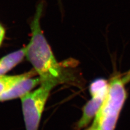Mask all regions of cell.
Listing matches in <instances>:
<instances>
[{"mask_svg": "<svg viewBox=\"0 0 130 130\" xmlns=\"http://www.w3.org/2000/svg\"><path fill=\"white\" fill-rule=\"evenodd\" d=\"M40 84L41 85V80L39 77L24 78L0 94V101L10 100L18 98H21Z\"/></svg>", "mask_w": 130, "mask_h": 130, "instance_id": "5b68a950", "label": "cell"}, {"mask_svg": "<svg viewBox=\"0 0 130 130\" xmlns=\"http://www.w3.org/2000/svg\"><path fill=\"white\" fill-rule=\"evenodd\" d=\"M86 130H100V129L98 127L96 126H95V125L92 124V125L91 126V127H89V128H88Z\"/></svg>", "mask_w": 130, "mask_h": 130, "instance_id": "30bf717a", "label": "cell"}, {"mask_svg": "<svg viewBox=\"0 0 130 130\" xmlns=\"http://www.w3.org/2000/svg\"><path fill=\"white\" fill-rule=\"evenodd\" d=\"M121 79L125 84H126L130 82V70L121 76Z\"/></svg>", "mask_w": 130, "mask_h": 130, "instance_id": "ba28073f", "label": "cell"}, {"mask_svg": "<svg viewBox=\"0 0 130 130\" xmlns=\"http://www.w3.org/2000/svg\"><path fill=\"white\" fill-rule=\"evenodd\" d=\"M108 82L104 79H97L90 84L89 91L92 98L83 108V115L77 123L76 130L85 128L94 118L106 95Z\"/></svg>", "mask_w": 130, "mask_h": 130, "instance_id": "277c9868", "label": "cell"}, {"mask_svg": "<svg viewBox=\"0 0 130 130\" xmlns=\"http://www.w3.org/2000/svg\"><path fill=\"white\" fill-rule=\"evenodd\" d=\"M120 75L108 82L106 95L94 118L93 124L100 130H115L120 113L127 99V92Z\"/></svg>", "mask_w": 130, "mask_h": 130, "instance_id": "7a4b0ae2", "label": "cell"}, {"mask_svg": "<svg viewBox=\"0 0 130 130\" xmlns=\"http://www.w3.org/2000/svg\"><path fill=\"white\" fill-rule=\"evenodd\" d=\"M26 56V47L3 56L0 59V76L5 75L16 65L21 62Z\"/></svg>", "mask_w": 130, "mask_h": 130, "instance_id": "8992f818", "label": "cell"}, {"mask_svg": "<svg viewBox=\"0 0 130 130\" xmlns=\"http://www.w3.org/2000/svg\"><path fill=\"white\" fill-rule=\"evenodd\" d=\"M52 89L41 85L36 90L21 98L26 130H39L44 106Z\"/></svg>", "mask_w": 130, "mask_h": 130, "instance_id": "3957f363", "label": "cell"}, {"mask_svg": "<svg viewBox=\"0 0 130 130\" xmlns=\"http://www.w3.org/2000/svg\"><path fill=\"white\" fill-rule=\"evenodd\" d=\"M36 75L37 73L34 69H32V70L21 74L0 76V94L13 86L20 80L28 77H34Z\"/></svg>", "mask_w": 130, "mask_h": 130, "instance_id": "52a82bcc", "label": "cell"}, {"mask_svg": "<svg viewBox=\"0 0 130 130\" xmlns=\"http://www.w3.org/2000/svg\"><path fill=\"white\" fill-rule=\"evenodd\" d=\"M5 30L1 25H0V46H1V44L2 43L4 38H5Z\"/></svg>", "mask_w": 130, "mask_h": 130, "instance_id": "9c48e42d", "label": "cell"}, {"mask_svg": "<svg viewBox=\"0 0 130 130\" xmlns=\"http://www.w3.org/2000/svg\"><path fill=\"white\" fill-rule=\"evenodd\" d=\"M43 11V4L36 8L31 21V36L26 47V56L39 76L41 85L52 89L60 84H77L76 78L70 69L59 62L44 37L40 25Z\"/></svg>", "mask_w": 130, "mask_h": 130, "instance_id": "6da1fadb", "label": "cell"}]
</instances>
